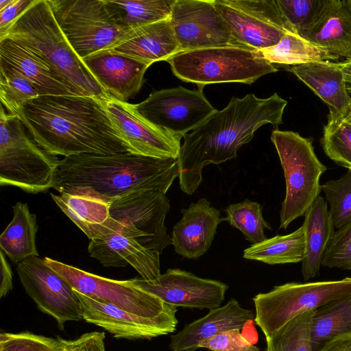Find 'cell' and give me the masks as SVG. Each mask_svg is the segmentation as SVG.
<instances>
[{
  "mask_svg": "<svg viewBox=\"0 0 351 351\" xmlns=\"http://www.w3.org/2000/svg\"><path fill=\"white\" fill-rule=\"evenodd\" d=\"M110 49L151 65L180 52L169 18L130 29Z\"/></svg>",
  "mask_w": 351,
  "mask_h": 351,
  "instance_id": "cb8c5ba5",
  "label": "cell"
},
{
  "mask_svg": "<svg viewBox=\"0 0 351 351\" xmlns=\"http://www.w3.org/2000/svg\"><path fill=\"white\" fill-rule=\"evenodd\" d=\"M33 1L34 0H11L8 5L0 10V36L6 32L10 25Z\"/></svg>",
  "mask_w": 351,
  "mask_h": 351,
  "instance_id": "f6af8a7d",
  "label": "cell"
},
{
  "mask_svg": "<svg viewBox=\"0 0 351 351\" xmlns=\"http://www.w3.org/2000/svg\"><path fill=\"white\" fill-rule=\"evenodd\" d=\"M169 19L180 52L226 46L242 47L232 37L215 0H174Z\"/></svg>",
  "mask_w": 351,
  "mask_h": 351,
  "instance_id": "5bb4252c",
  "label": "cell"
},
{
  "mask_svg": "<svg viewBox=\"0 0 351 351\" xmlns=\"http://www.w3.org/2000/svg\"><path fill=\"white\" fill-rule=\"evenodd\" d=\"M253 319L251 310L241 307L237 300L231 298L225 305L210 310L205 316L171 335L169 348L171 351H196L202 341L222 332L241 329Z\"/></svg>",
  "mask_w": 351,
  "mask_h": 351,
  "instance_id": "603a6c76",
  "label": "cell"
},
{
  "mask_svg": "<svg viewBox=\"0 0 351 351\" xmlns=\"http://www.w3.org/2000/svg\"><path fill=\"white\" fill-rule=\"evenodd\" d=\"M271 140L284 172L286 194L280 212V229L304 216L321 191L319 180L327 167L317 157L312 141L298 132L273 130Z\"/></svg>",
  "mask_w": 351,
  "mask_h": 351,
  "instance_id": "52a82bcc",
  "label": "cell"
},
{
  "mask_svg": "<svg viewBox=\"0 0 351 351\" xmlns=\"http://www.w3.org/2000/svg\"><path fill=\"white\" fill-rule=\"evenodd\" d=\"M44 259L74 290L95 300L143 317L176 314L178 311L177 306L166 304L156 296L136 287L130 280H112L48 257Z\"/></svg>",
  "mask_w": 351,
  "mask_h": 351,
  "instance_id": "8fae6325",
  "label": "cell"
},
{
  "mask_svg": "<svg viewBox=\"0 0 351 351\" xmlns=\"http://www.w3.org/2000/svg\"><path fill=\"white\" fill-rule=\"evenodd\" d=\"M34 141L64 157L130 152L101 101L80 95H39L17 114Z\"/></svg>",
  "mask_w": 351,
  "mask_h": 351,
  "instance_id": "6da1fadb",
  "label": "cell"
},
{
  "mask_svg": "<svg viewBox=\"0 0 351 351\" xmlns=\"http://www.w3.org/2000/svg\"><path fill=\"white\" fill-rule=\"evenodd\" d=\"M351 335V293L332 300L313 311V350L326 340L341 335Z\"/></svg>",
  "mask_w": 351,
  "mask_h": 351,
  "instance_id": "4dcf8cb0",
  "label": "cell"
},
{
  "mask_svg": "<svg viewBox=\"0 0 351 351\" xmlns=\"http://www.w3.org/2000/svg\"><path fill=\"white\" fill-rule=\"evenodd\" d=\"M130 281L166 304L199 309L220 307L228 288L221 281L200 278L180 269H168L154 281L142 278Z\"/></svg>",
  "mask_w": 351,
  "mask_h": 351,
  "instance_id": "9a60e30c",
  "label": "cell"
},
{
  "mask_svg": "<svg viewBox=\"0 0 351 351\" xmlns=\"http://www.w3.org/2000/svg\"><path fill=\"white\" fill-rule=\"evenodd\" d=\"M169 208V199L159 191H141L118 197L109 203L110 217L103 237L120 234L162 254L171 244L165 225Z\"/></svg>",
  "mask_w": 351,
  "mask_h": 351,
  "instance_id": "ba28073f",
  "label": "cell"
},
{
  "mask_svg": "<svg viewBox=\"0 0 351 351\" xmlns=\"http://www.w3.org/2000/svg\"><path fill=\"white\" fill-rule=\"evenodd\" d=\"M223 1L247 14L291 32L279 9L277 0H223Z\"/></svg>",
  "mask_w": 351,
  "mask_h": 351,
  "instance_id": "60d3db41",
  "label": "cell"
},
{
  "mask_svg": "<svg viewBox=\"0 0 351 351\" xmlns=\"http://www.w3.org/2000/svg\"><path fill=\"white\" fill-rule=\"evenodd\" d=\"M313 311L302 313L265 337L267 351H313L311 342Z\"/></svg>",
  "mask_w": 351,
  "mask_h": 351,
  "instance_id": "836d02e7",
  "label": "cell"
},
{
  "mask_svg": "<svg viewBox=\"0 0 351 351\" xmlns=\"http://www.w3.org/2000/svg\"><path fill=\"white\" fill-rule=\"evenodd\" d=\"M0 61L22 74L38 95H80L42 58L10 38H0Z\"/></svg>",
  "mask_w": 351,
  "mask_h": 351,
  "instance_id": "44dd1931",
  "label": "cell"
},
{
  "mask_svg": "<svg viewBox=\"0 0 351 351\" xmlns=\"http://www.w3.org/2000/svg\"><path fill=\"white\" fill-rule=\"evenodd\" d=\"M13 218L0 236V247L14 264L38 256L36 234L38 230L36 216L27 204L17 202L12 206Z\"/></svg>",
  "mask_w": 351,
  "mask_h": 351,
  "instance_id": "83f0119b",
  "label": "cell"
},
{
  "mask_svg": "<svg viewBox=\"0 0 351 351\" xmlns=\"http://www.w3.org/2000/svg\"><path fill=\"white\" fill-rule=\"evenodd\" d=\"M1 265V281H0V298L5 297L10 291L12 285V271L10 264L5 258V253L0 251Z\"/></svg>",
  "mask_w": 351,
  "mask_h": 351,
  "instance_id": "7dc6e473",
  "label": "cell"
},
{
  "mask_svg": "<svg viewBox=\"0 0 351 351\" xmlns=\"http://www.w3.org/2000/svg\"><path fill=\"white\" fill-rule=\"evenodd\" d=\"M0 351H62L60 337L56 339L29 331L0 333Z\"/></svg>",
  "mask_w": 351,
  "mask_h": 351,
  "instance_id": "f35d334b",
  "label": "cell"
},
{
  "mask_svg": "<svg viewBox=\"0 0 351 351\" xmlns=\"http://www.w3.org/2000/svg\"><path fill=\"white\" fill-rule=\"evenodd\" d=\"M74 291L80 302L82 319L103 328L116 338L151 339L172 333L176 329V314L143 317Z\"/></svg>",
  "mask_w": 351,
  "mask_h": 351,
  "instance_id": "e0dca14e",
  "label": "cell"
},
{
  "mask_svg": "<svg viewBox=\"0 0 351 351\" xmlns=\"http://www.w3.org/2000/svg\"><path fill=\"white\" fill-rule=\"evenodd\" d=\"M350 293L351 278L276 286L253 298L254 320L267 337L295 317Z\"/></svg>",
  "mask_w": 351,
  "mask_h": 351,
  "instance_id": "9c48e42d",
  "label": "cell"
},
{
  "mask_svg": "<svg viewBox=\"0 0 351 351\" xmlns=\"http://www.w3.org/2000/svg\"><path fill=\"white\" fill-rule=\"evenodd\" d=\"M315 351H351V335L333 337L319 345Z\"/></svg>",
  "mask_w": 351,
  "mask_h": 351,
  "instance_id": "bcb514c9",
  "label": "cell"
},
{
  "mask_svg": "<svg viewBox=\"0 0 351 351\" xmlns=\"http://www.w3.org/2000/svg\"><path fill=\"white\" fill-rule=\"evenodd\" d=\"M329 202V213L335 228L351 221V170L337 180H330L321 186Z\"/></svg>",
  "mask_w": 351,
  "mask_h": 351,
  "instance_id": "74e56055",
  "label": "cell"
},
{
  "mask_svg": "<svg viewBox=\"0 0 351 351\" xmlns=\"http://www.w3.org/2000/svg\"><path fill=\"white\" fill-rule=\"evenodd\" d=\"M167 62L174 75L197 84L199 90L210 84H251L266 74L278 71L260 51L233 46L182 51Z\"/></svg>",
  "mask_w": 351,
  "mask_h": 351,
  "instance_id": "8992f818",
  "label": "cell"
},
{
  "mask_svg": "<svg viewBox=\"0 0 351 351\" xmlns=\"http://www.w3.org/2000/svg\"><path fill=\"white\" fill-rule=\"evenodd\" d=\"M287 104L277 93L267 98L254 94L232 97L226 107L186 134L177 158L181 190L192 195L202 182L204 167L236 158L239 149L262 125L282 124Z\"/></svg>",
  "mask_w": 351,
  "mask_h": 351,
  "instance_id": "7a4b0ae2",
  "label": "cell"
},
{
  "mask_svg": "<svg viewBox=\"0 0 351 351\" xmlns=\"http://www.w3.org/2000/svg\"><path fill=\"white\" fill-rule=\"evenodd\" d=\"M104 332H86L75 339L60 337L62 351H106Z\"/></svg>",
  "mask_w": 351,
  "mask_h": 351,
  "instance_id": "ee69618b",
  "label": "cell"
},
{
  "mask_svg": "<svg viewBox=\"0 0 351 351\" xmlns=\"http://www.w3.org/2000/svg\"><path fill=\"white\" fill-rule=\"evenodd\" d=\"M38 96L22 74L0 61V99L9 114L16 116L27 102Z\"/></svg>",
  "mask_w": 351,
  "mask_h": 351,
  "instance_id": "8d00e7d4",
  "label": "cell"
},
{
  "mask_svg": "<svg viewBox=\"0 0 351 351\" xmlns=\"http://www.w3.org/2000/svg\"><path fill=\"white\" fill-rule=\"evenodd\" d=\"M134 106L150 123L180 139L217 110L202 90L181 86L154 91Z\"/></svg>",
  "mask_w": 351,
  "mask_h": 351,
  "instance_id": "7c38bea8",
  "label": "cell"
},
{
  "mask_svg": "<svg viewBox=\"0 0 351 351\" xmlns=\"http://www.w3.org/2000/svg\"><path fill=\"white\" fill-rule=\"evenodd\" d=\"M174 0H104L110 16L125 30L169 18Z\"/></svg>",
  "mask_w": 351,
  "mask_h": 351,
  "instance_id": "f546056e",
  "label": "cell"
},
{
  "mask_svg": "<svg viewBox=\"0 0 351 351\" xmlns=\"http://www.w3.org/2000/svg\"><path fill=\"white\" fill-rule=\"evenodd\" d=\"M225 212L224 221L239 230L245 239L253 244L267 239L264 229L272 230L263 218L262 206L258 202L245 199L241 202L230 204Z\"/></svg>",
  "mask_w": 351,
  "mask_h": 351,
  "instance_id": "e575fe53",
  "label": "cell"
},
{
  "mask_svg": "<svg viewBox=\"0 0 351 351\" xmlns=\"http://www.w3.org/2000/svg\"><path fill=\"white\" fill-rule=\"evenodd\" d=\"M23 45L56 70L81 96L110 98L75 52L48 0H34L0 38Z\"/></svg>",
  "mask_w": 351,
  "mask_h": 351,
  "instance_id": "277c9868",
  "label": "cell"
},
{
  "mask_svg": "<svg viewBox=\"0 0 351 351\" xmlns=\"http://www.w3.org/2000/svg\"><path fill=\"white\" fill-rule=\"evenodd\" d=\"M305 256L303 226L286 235H277L252 244L243 251V257L269 265L302 262Z\"/></svg>",
  "mask_w": 351,
  "mask_h": 351,
  "instance_id": "1f68e13d",
  "label": "cell"
},
{
  "mask_svg": "<svg viewBox=\"0 0 351 351\" xmlns=\"http://www.w3.org/2000/svg\"><path fill=\"white\" fill-rule=\"evenodd\" d=\"M322 265L351 269V221L332 233Z\"/></svg>",
  "mask_w": 351,
  "mask_h": 351,
  "instance_id": "ab89813d",
  "label": "cell"
},
{
  "mask_svg": "<svg viewBox=\"0 0 351 351\" xmlns=\"http://www.w3.org/2000/svg\"><path fill=\"white\" fill-rule=\"evenodd\" d=\"M178 176V160L131 152L84 154L60 160L53 189L62 194L84 195L109 204L138 191L166 194Z\"/></svg>",
  "mask_w": 351,
  "mask_h": 351,
  "instance_id": "3957f363",
  "label": "cell"
},
{
  "mask_svg": "<svg viewBox=\"0 0 351 351\" xmlns=\"http://www.w3.org/2000/svg\"><path fill=\"white\" fill-rule=\"evenodd\" d=\"M199 347L211 351H261L242 336L239 328L220 332L202 341Z\"/></svg>",
  "mask_w": 351,
  "mask_h": 351,
  "instance_id": "7bdbcfd3",
  "label": "cell"
},
{
  "mask_svg": "<svg viewBox=\"0 0 351 351\" xmlns=\"http://www.w3.org/2000/svg\"><path fill=\"white\" fill-rule=\"evenodd\" d=\"M51 196L62 211L90 240L104 237L106 224L110 217L109 204L84 195L51 193Z\"/></svg>",
  "mask_w": 351,
  "mask_h": 351,
  "instance_id": "f1b7e54d",
  "label": "cell"
},
{
  "mask_svg": "<svg viewBox=\"0 0 351 351\" xmlns=\"http://www.w3.org/2000/svg\"><path fill=\"white\" fill-rule=\"evenodd\" d=\"M305 256L302 262L304 280L319 274L329 241L334 232V224L326 201L322 196L313 203L304 215Z\"/></svg>",
  "mask_w": 351,
  "mask_h": 351,
  "instance_id": "484cf974",
  "label": "cell"
},
{
  "mask_svg": "<svg viewBox=\"0 0 351 351\" xmlns=\"http://www.w3.org/2000/svg\"><path fill=\"white\" fill-rule=\"evenodd\" d=\"M277 3L290 32L300 35L313 14L317 0H277Z\"/></svg>",
  "mask_w": 351,
  "mask_h": 351,
  "instance_id": "b9f144b4",
  "label": "cell"
},
{
  "mask_svg": "<svg viewBox=\"0 0 351 351\" xmlns=\"http://www.w3.org/2000/svg\"><path fill=\"white\" fill-rule=\"evenodd\" d=\"M338 60L351 59V0H317L300 34Z\"/></svg>",
  "mask_w": 351,
  "mask_h": 351,
  "instance_id": "ac0fdd59",
  "label": "cell"
},
{
  "mask_svg": "<svg viewBox=\"0 0 351 351\" xmlns=\"http://www.w3.org/2000/svg\"><path fill=\"white\" fill-rule=\"evenodd\" d=\"M288 69L328 105L330 112L343 117L349 112L350 101L341 62L317 61Z\"/></svg>",
  "mask_w": 351,
  "mask_h": 351,
  "instance_id": "d4e9b609",
  "label": "cell"
},
{
  "mask_svg": "<svg viewBox=\"0 0 351 351\" xmlns=\"http://www.w3.org/2000/svg\"><path fill=\"white\" fill-rule=\"evenodd\" d=\"M10 1L11 0H0V10L8 5Z\"/></svg>",
  "mask_w": 351,
  "mask_h": 351,
  "instance_id": "681fc988",
  "label": "cell"
},
{
  "mask_svg": "<svg viewBox=\"0 0 351 351\" xmlns=\"http://www.w3.org/2000/svg\"><path fill=\"white\" fill-rule=\"evenodd\" d=\"M181 213L182 219L173 228L171 244L179 255L197 259L209 250L218 225L224 219L206 198L191 204Z\"/></svg>",
  "mask_w": 351,
  "mask_h": 351,
  "instance_id": "ffe728a7",
  "label": "cell"
},
{
  "mask_svg": "<svg viewBox=\"0 0 351 351\" xmlns=\"http://www.w3.org/2000/svg\"><path fill=\"white\" fill-rule=\"evenodd\" d=\"M16 271L26 293L43 313L56 320L60 330L66 322L83 319L74 289L44 258H28L17 264Z\"/></svg>",
  "mask_w": 351,
  "mask_h": 351,
  "instance_id": "4fadbf2b",
  "label": "cell"
},
{
  "mask_svg": "<svg viewBox=\"0 0 351 351\" xmlns=\"http://www.w3.org/2000/svg\"><path fill=\"white\" fill-rule=\"evenodd\" d=\"M215 5L232 37L242 47L257 51L271 47L287 32L225 3L223 0H215Z\"/></svg>",
  "mask_w": 351,
  "mask_h": 351,
  "instance_id": "4316f807",
  "label": "cell"
},
{
  "mask_svg": "<svg viewBox=\"0 0 351 351\" xmlns=\"http://www.w3.org/2000/svg\"><path fill=\"white\" fill-rule=\"evenodd\" d=\"M259 51L270 63L289 66L338 60L324 49L292 32H286L276 45Z\"/></svg>",
  "mask_w": 351,
  "mask_h": 351,
  "instance_id": "d6a6232c",
  "label": "cell"
},
{
  "mask_svg": "<svg viewBox=\"0 0 351 351\" xmlns=\"http://www.w3.org/2000/svg\"><path fill=\"white\" fill-rule=\"evenodd\" d=\"M82 61L110 97L125 102L138 93L151 65L110 49L91 54Z\"/></svg>",
  "mask_w": 351,
  "mask_h": 351,
  "instance_id": "d6986e66",
  "label": "cell"
},
{
  "mask_svg": "<svg viewBox=\"0 0 351 351\" xmlns=\"http://www.w3.org/2000/svg\"><path fill=\"white\" fill-rule=\"evenodd\" d=\"M21 119L0 112V185L36 194L53 188L60 160L26 134Z\"/></svg>",
  "mask_w": 351,
  "mask_h": 351,
  "instance_id": "5b68a950",
  "label": "cell"
},
{
  "mask_svg": "<svg viewBox=\"0 0 351 351\" xmlns=\"http://www.w3.org/2000/svg\"><path fill=\"white\" fill-rule=\"evenodd\" d=\"M101 101L131 153L159 158H178L180 138L150 123L138 112L134 104L111 97Z\"/></svg>",
  "mask_w": 351,
  "mask_h": 351,
  "instance_id": "2e32d148",
  "label": "cell"
},
{
  "mask_svg": "<svg viewBox=\"0 0 351 351\" xmlns=\"http://www.w3.org/2000/svg\"><path fill=\"white\" fill-rule=\"evenodd\" d=\"M321 141L328 158L351 170V123L345 117L329 112Z\"/></svg>",
  "mask_w": 351,
  "mask_h": 351,
  "instance_id": "d590c367",
  "label": "cell"
},
{
  "mask_svg": "<svg viewBox=\"0 0 351 351\" xmlns=\"http://www.w3.org/2000/svg\"><path fill=\"white\" fill-rule=\"evenodd\" d=\"M68 42L82 60L112 48L130 31L112 21L104 0H48Z\"/></svg>",
  "mask_w": 351,
  "mask_h": 351,
  "instance_id": "30bf717a",
  "label": "cell"
},
{
  "mask_svg": "<svg viewBox=\"0 0 351 351\" xmlns=\"http://www.w3.org/2000/svg\"><path fill=\"white\" fill-rule=\"evenodd\" d=\"M341 68L344 74L346 90L350 101V109L345 119L351 123V59L342 62Z\"/></svg>",
  "mask_w": 351,
  "mask_h": 351,
  "instance_id": "c3c4849f",
  "label": "cell"
},
{
  "mask_svg": "<svg viewBox=\"0 0 351 351\" xmlns=\"http://www.w3.org/2000/svg\"><path fill=\"white\" fill-rule=\"evenodd\" d=\"M90 256L104 267H134L147 281L156 280L160 273V253L149 250L132 239L120 234L90 241Z\"/></svg>",
  "mask_w": 351,
  "mask_h": 351,
  "instance_id": "7402d4cb",
  "label": "cell"
}]
</instances>
